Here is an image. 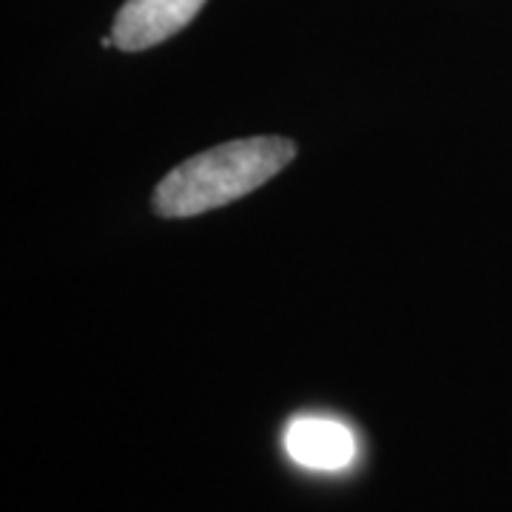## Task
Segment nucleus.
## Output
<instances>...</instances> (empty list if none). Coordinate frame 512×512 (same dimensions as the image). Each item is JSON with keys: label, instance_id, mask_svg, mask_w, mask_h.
I'll list each match as a JSON object with an SVG mask.
<instances>
[{"label": "nucleus", "instance_id": "nucleus-1", "mask_svg": "<svg viewBox=\"0 0 512 512\" xmlns=\"http://www.w3.org/2000/svg\"><path fill=\"white\" fill-rule=\"evenodd\" d=\"M296 157L285 137H248L208 148L165 174L154 188V214L165 220L200 217L274 180Z\"/></svg>", "mask_w": 512, "mask_h": 512}, {"label": "nucleus", "instance_id": "nucleus-2", "mask_svg": "<svg viewBox=\"0 0 512 512\" xmlns=\"http://www.w3.org/2000/svg\"><path fill=\"white\" fill-rule=\"evenodd\" d=\"M205 0H126L114 18L111 37L123 52H143L183 32Z\"/></svg>", "mask_w": 512, "mask_h": 512}, {"label": "nucleus", "instance_id": "nucleus-3", "mask_svg": "<svg viewBox=\"0 0 512 512\" xmlns=\"http://www.w3.org/2000/svg\"><path fill=\"white\" fill-rule=\"evenodd\" d=\"M288 456L308 470H342L356 458V436L342 421L302 416L285 430Z\"/></svg>", "mask_w": 512, "mask_h": 512}]
</instances>
